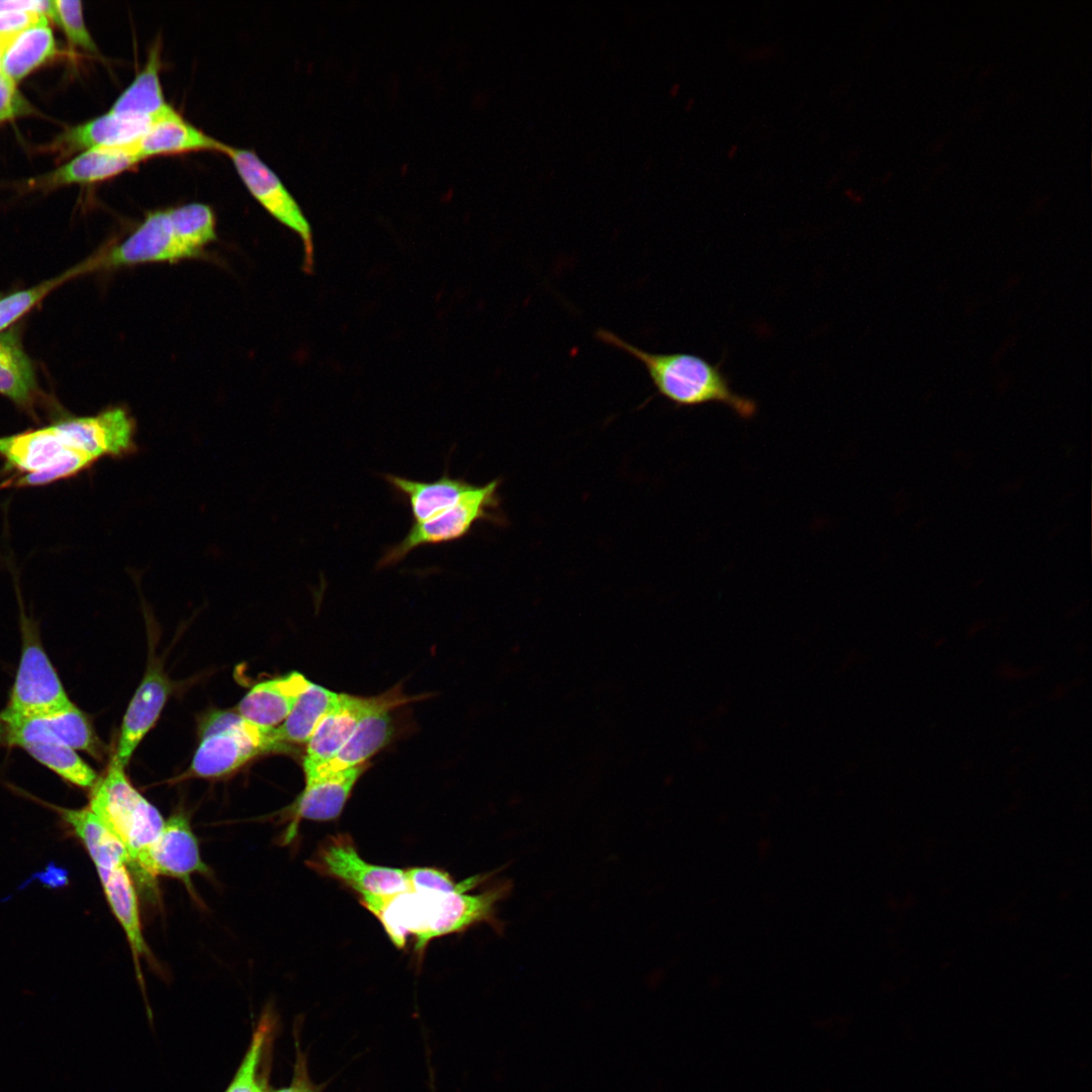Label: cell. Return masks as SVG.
<instances>
[{
  "instance_id": "30",
  "label": "cell",
  "mask_w": 1092,
  "mask_h": 1092,
  "mask_svg": "<svg viewBox=\"0 0 1092 1092\" xmlns=\"http://www.w3.org/2000/svg\"><path fill=\"white\" fill-rule=\"evenodd\" d=\"M273 1018L265 1013L253 1034L245 1058L225 1092H267L266 1084L259 1078L258 1068L272 1033Z\"/></svg>"
},
{
  "instance_id": "12",
  "label": "cell",
  "mask_w": 1092,
  "mask_h": 1092,
  "mask_svg": "<svg viewBox=\"0 0 1092 1092\" xmlns=\"http://www.w3.org/2000/svg\"><path fill=\"white\" fill-rule=\"evenodd\" d=\"M147 871L154 881L158 876L174 878L183 882L190 891L192 876L209 872L185 816L178 814L165 820L149 850Z\"/></svg>"
},
{
  "instance_id": "36",
  "label": "cell",
  "mask_w": 1092,
  "mask_h": 1092,
  "mask_svg": "<svg viewBox=\"0 0 1092 1092\" xmlns=\"http://www.w3.org/2000/svg\"><path fill=\"white\" fill-rule=\"evenodd\" d=\"M295 1045L296 1058L291 1083L273 1092H322L324 1086L314 1084L309 1078L305 1054L300 1050L298 1042Z\"/></svg>"
},
{
  "instance_id": "11",
  "label": "cell",
  "mask_w": 1092,
  "mask_h": 1092,
  "mask_svg": "<svg viewBox=\"0 0 1092 1092\" xmlns=\"http://www.w3.org/2000/svg\"><path fill=\"white\" fill-rule=\"evenodd\" d=\"M0 742L21 748L33 743H61L94 756L99 754L98 739L86 716L74 704L57 713L34 717L2 710Z\"/></svg>"
},
{
  "instance_id": "24",
  "label": "cell",
  "mask_w": 1092,
  "mask_h": 1092,
  "mask_svg": "<svg viewBox=\"0 0 1092 1092\" xmlns=\"http://www.w3.org/2000/svg\"><path fill=\"white\" fill-rule=\"evenodd\" d=\"M160 47L151 49L144 68L129 86L118 96L109 112L126 117L149 118L153 121L169 111L160 80Z\"/></svg>"
},
{
  "instance_id": "19",
  "label": "cell",
  "mask_w": 1092,
  "mask_h": 1092,
  "mask_svg": "<svg viewBox=\"0 0 1092 1092\" xmlns=\"http://www.w3.org/2000/svg\"><path fill=\"white\" fill-rule=\"evenodd\" d=\"M132 146L142 161L196 151L224 153L228 147L186 121L173 107L154 120Z\"/></svg>"
},
{
  "instance_id": "20",
  "label": "cell",
  "mask_w": 1092,
  "mask_h": 1092,
  "mask_svg": "<svg viewBox=\"0 0 1092 1092\" xmlns=\"http://www.w3.org/2000/svg\"><path fill=\"white\" fill-rule=\"evenodd\" d=\"M309 682L296 671L261 681L241 700L238 713L255 725L274 728L286 719Z\"/></svg>"
},
{
  "instance_id": "8",
  "label": "cell",
  "mask_w": 1092,
  "mask_h": 1092,
  "mask_svg": "<svg viewBox=\"0 0 1092 1092\" xmlns=\"http://www.w3.org/2000/svg\"><path fill=\"white\" fill-rule=\"evenodd\" d=\"M239 176L256 200L278 221L293 231L301 240L303 269L311 273L314 247L310 224L295 198L279 177L253 152L226 147Z\"/></svg>"
},
{
  "instance_id": "33",
  "label": "cell",
  "mask_w": 1092,
  "mask_h": 1092,
  "mask_svg": "<svg viewBox=\"0 0 1092 1092\" xmlns=\"http://www.w3.org/2000/svg\"><path fill=\"white\" fill-rule=\"evenodd\" d=\"M410 890L430 893H451L462 888L466 880L455 882L449 873L436 868L415 867L404 870Z\"/></svg>"
},
{
  "instance_id": "31",
  "label": "cell",
  "mask_w": 1092,
  "mask_h": 1092,
  "mask_svg": "<svg viewBox=\"0 0 1092 1092\" xmlns=\"http://www.w3.org/2000/svg\"><path fill=\"white\" fill-rule=\"evenodd\" d=\"M80 265L65 273L27 289L12 292L0 298V333L7 330L14 322L29 311L53 289L63 282L82 274Z\"/></svg>"
},
{
  "instance_id": "22",
  "label": "cell",
  "mask_w": 1092,
  "mask_h": 1092,
  "mask_svg": "<svg viewBox=\"0 0 1092 1092\" xmlns=\"http://www.w3.org/2000/svg\"><path fill=\"white\" fill-rule=\"evenodd\" d=\"M107 902L127 938L136 970L140 961L149 956L143 934L138 892L126 866L97 870Z\"/></svg>"
},
{
  "instance_id": "13",
  "label": "cell",
  "mask_w": 1092,
  "mask_h": 1092,
  "mask_svg": "<svg viewBox=\"0 0 1092 1092\" xmlns=\"http://www.w3.org/2000/svg\"><path fill=\"white\" fill-rule=\"evenodd\" d=\"M399 697L400 695L389 693L372 698L370 706L341 750L327 762L305 770V779L322 777L364 764L366 760L385 746L393 733L390 710L403 702V700H399Z\"/></svg>"
},
{
  "instance_id": "14",
  "label": "cell",
  "mask_w": 1092,
  "mask_h": 1092,
  "mask_svg": "<svg viewBox=\"0 0 1092 1092\" xmlns=\"http://www.w3.org/2000/svg\"><path fill=\"white\" fill-rule=\"evenodd\" d=\"M366 764H360L322 777L305 779V786L292 806L293 822L286 834L288 838L296 832L297 823L302 820L330 821L338 818L352 793Z\"/></svg>"
},
{
  "instance_id": "21",
  "label": "cell",
  "mask_w": 1092,
  "mask_h": 1092,
  "mask_svg": "<svg viewBox=\"0 0 1092 1092\" xmlns=\"http://www.w3.org/2000/svg\"><path fill=\"white\" fill-rule=\"evenodd\" d=\"M383 478L404 500L415 523L430 520L455 506L475 484L451 477L447 471L434 481L412 480L386 473Z\"/></svg>"
},
{
  "instance_id": "15",
  "label": "cell",
  "mask_w": 1092,
  "mask_h": 1092,
  "mask_svg": "<svg viewBox=\"0 0 1092 1092\" xmlns=\"http://www.w3.org/2000/svg\"><path fill=\"white\" fill-rule=\"evenodd\" d=\"M142 162L132 144L123 147L97 148L82 152L58 169L33 180L30 186L56 188L88 184L114 177Z\"/></svg>"
},
{
  "instance_id": "10",
  "label": "cell",
  "mask_w": 1092,
  "mask_h": 1092,
  "mask_svg": "<svg viewBox=\"0 0 1092 1092\" xmlns=\"http://www.w3.org/2000/svg\"><path fill=\"white\" fill-rule=\"evenodd\" d=\"M23 640L15 680L4 711L24 717L46 716L73 705L38 640Z\"/></svg>"
},
{
  "instance_id": "3",
  "label": "cell",
  "mask_w": 1092,
  "mask_h": 1092,
  "mask_svg": "<svg viewBox=\"0 0 1092 1092\" xmlns=\"http://www.w3.org/2000/svg\"><path fill=\"white\" fill-rule=\"evenodd\" d=\"M121 842L129 856L128 871L144 892L155 893L147 871L149 850L165 820L129 783L113 758L105 776L92 787L88 806Z\"/></svg>"
},
{
  "instance_id": "29",
  "label": "cell",
  "mask_w": 1092,
  "mask_h": 1092,
  "mask_svg": "<svg viewBox=\"0 0 1092 1092\" xmlns=\"http://www.w3.org/2000/svg\"><path fill=\"white\" fill-rule=\"evenodd\" d=\"M168 213L175 232L198 254L216 239L215 216L208 205L193 202L169 208Z\"/></svg>"
},
{
  "instance_id": "5",
  "label": "cell",
  "mask_w": 1092,
  "mask_h": 1092,
  "mask_svg": "<svg viewBox=\"0 0 1092 1092\" xmlns=\"http://www.w3.org/2000/svg\"><path fill=\"white\" fill-rule=\"evenodd\" d=\"M0 456L7 466L26 474L25 486L72 477L96 462L70 445L58 423L0 437Z\"/></svg>"
},
{
  "instance_id": "32",
  "label": "cell",
  "mask_w": 1092,
  "mask_h": 1092,
  "mask_svg": "<svg viewBox=\"0 0 1092 1092\" xmlns=\"http://www.w3.org/2000/svg\"><path fill=\"white\" fill-rule=\"evenodd\" d=\"M53 3L52 19L63 28L70 43L88 53L97 54L98 48L86 27L82 3L67 0H56Z\"/></svg>"
},
{
  "instance_id": "35",
  "label": "cell",
  "mask_w": 1092,
  "mask_h": 1092,
  "mask_svg": "<svg viewBox=\"0 0 1092 1092\" xmlns=\"http://www.w3.org/2000/svg\"><path fill=\"white\" fill-rule=\"evenodd\" d=\"M43 18H48V16L34 11L14 10L0 12V37L13 36Z\"/></svg>"
},
{
  "instance_id": "27",
  "label": "cell",
  "mask_w": 1092,
  "mask_h": 1092,
  "mask_svg": "<svg viewBox=\"0 0 1092 1092\" xmlns=\"http://www.w3.org/2000/svg\"><path fill=\"white\" fill-rule=\"evenodd\" d=\"M37 390L31 360L15 329L0 333V394L23 407L30 406Z\"/></svg>"
},
{
  "instance_id": "25",
  "label": "cell",
  "mask_w": 1092,
  "mask_h": 1092,
  "mask_svg": "<svg viewBox=\"0 0 1092 1092\" xmlns=\"http://www.w3.org/2000/svg\"><path fill=\"white\" fill-rule=\"evenodd\" d=\"M59 812L81 839L97 870H111L120 866L128 869L126 849L89 807L59 808Z\"/></svg>"
},
{
  "instance_id": "6",
  "label": "cell",
  "mask_w": 1092,
  "mask_h": 1092,
  "mask_svg": "<svg viewBox=\"0 0 1092 1092\" xmlns=\"http://www.w3.org/2000/svg\"><path fill=\"white\" fill-rule=\"evenodd\" d=\"M498 485L499 479L474 485L452 508L430 520L414 523L402 540L386 549L377 567L393 566L419 547L460 540L480 521L500 523L495 513L499 506Z\"/></svg>"
},
{
  "instance_id": "2",
  "label": "cell",
  "mask_w": 1092,
  "mask_h": 1092,
  "mask_svg": "<svg viewBox=\"0 0 1092 1092\" xmlns=\"http://www.w3.org/2000/svg\"><path fill=\"white\" fill-rule=\"evenodd\" d=\"M595 336L640 362L658 393L678 406L720 402L743 419L756 413L754 400L732 390L719 363L714 365L690 353L648 352L602 328Z\"/></svg>"
},
{
  "instance_id": "38",
  "label": "cell",
  "mask_w": 1092,
  "mask_h": 1092,
  "mask_svg": "<svg viewBox=\"0 0 1092 1092\" xmlns=\"http://www.w3.org/2000/svg\"><path fill=\"white\" fill-rule=\"evenodd\" d=\"M3 49H4V38L0 37V77H2V76H3V73H2V56H3Z\"/></svg>"
},
{
  "instance_id": "23",
  "label": "cell",
  "mask_w": 1092,
  "mask_h": 1092,
  "mask_svg": "<svg viewBox=\"0 0 1092 1092\" xmlns=\"http://www.w3.org/2000/svg\"><path fill=\"white\" fill-rule=\"evenodd\" d=\"M57 53L49 18H43L13 36L4 38L3 76L14 84L52 59Z\"/></svg>"
},
{
  "instance_id": "18",
  "label": "cell",
  "mask_w": 1092,
  "mask_h": 1092,
  "mask_svg": "<svg viewBox=\"0 0 1092 1092\" xmlns=\"http://www.w3.org/2000/svg\"><path fill=\"white\" fill-rule=\"evenodd\" d=\"M371 702L372 698L339 695L307 741L304 771L327 762L341 750Z\"/></svg>"
},
{
  "instance_id": "34",
  "label": "cell",
  "mask_w": 1092,
  "mask_h": 1092,
  "mask_svg": "<svg viewBox=\"0 0 1092 1092\" xmlns=\"http://www.w3.org/2000/svg\"><path fill=\"white\" fill-rule=\"evenodd\" d=\"M31 105L17 90L16 84L0 77V122L30 114Z\"/></svg>"
},
{
  "instance_id": "7",
  "label": "cell",
  "mask_w": 1092,
  "mask_h": 1092,
  "mask_svg": "<svg viewBox=\"0 0 1092 1092\" xmlns=\"http://www.w3.org/2000/svg\"><path fill=\"white\" fill-rule=\"evenodd\" d=\"M307 866L321 876L344 884L359 898L393 896L410 891L404 870L366 861L347 833L327 836L308 859Z\"/></svg>"
},
{
  "instance_id": "28",
  "label": "cell",
  "mask_w": 1092,
  "mask_h": 1092,
  "mask_svg": "<svg viewBox=\"0 0 1092 1092\" xmlns=\"http://www.w3.org/2000/svg\"><path fill=\"white\" fill-rule=\"evenodd\" d=\"M23 749L65 781L82 788L93 787L96 772L75 749L61 743H33Z\"/></svg>"
},
{
  "instance_id": "1",
  "label": "cell",
  "mask_w": 1092,
  "mask_h": 1092,
  "mask_svg": "<svg viewBox=\"0 0 1092 1092\" xmlns=\"http://www.w3.org/2000/svg\"><path fill=\"white\" fill-rule=\"evenodd\" d=\"M489 877V874L470 877L462 888L451 893L410 890L389 896L379 903L372 914L398 948L405 945L408 934H414L415 950L419 953L431 940L462 932L479 923H488L500 930L496 905L509 896L512 883L499 881L479 893H469Z\"/></svg>"
},
{
  "instance_id": "4",
  "label": "cell",
  "mask_w": 1092,
  "mask_h": 1092,
  "mask_svg": "<svg viewBox=\"0 0 1092 1092\" xmlns=\"http://www.w3.org/2000/svg\"><path fill=\"white\" fill-rule=\"evenodd\" d=\"M271 751H278L273 728L255 725L239 713L215 712L203 724L190 771L199 778H219Z\"/></svg>"
},
{
  "instance_id": "17",
  "label": "cell",
  "mask_w": 1092,
  "mask_h": 1092,
  "mask_svg": "<svg viewBox=\"0 0 1092 1092\" xmlns=\"http://www.w3.org/2000/svg\"><path fill=\"white\" fill-rule=\"evenodd\" d=\"M154 121L149 118L126 117L111 112L66 129L54 142L60 154H72L97 148L128 146L136 142Z\"/></svg>"
},
{
  "instance_id": "16",
  "label": "cell",
  "mask_w": 1092,
  "mask_h": 1092,
  "mask_svg": "<svg viewBox=\"0 0 1092 1092\" xmlns=\"http://www.w3.org/2000/svg\"><path fill=\"white\" fill-rule=\"evenodd\" d=\"M170 685L160 669L152 667L135 691L123 717L113 759L125 766L143 737L157 721L167 701Z\"/></svg>"
},
{
  "instance_id": "9",
  "label": "cell",
  "mask_w": 1092,
  "mask_h": 1092,
  "mask_svg": "<svg viewBox=\"0 0 1092 1092\" xmlns=\"http://www.w3.org/2000/svg\"><path fill=\"white\" fill-rule=\"evenodd\" d=\"M175 232L168 209L148 213L120 244L83 262L85 273L144 263L178 262L200 257Z\"/></svg>"
},
{
  "instance_id": "26",
  "label": "cell",
  "mask_w": 1092,
  "mask_h": 1092,
  "mask_svg": "<svg viewBox=\"0 0 1092 1092\" xmlns=\"http://www.w3.org/2000/svg\"><path fill=\"white\" fill-rule=\"evenodd\" d=\"M339 695L309 682L283 724L273 728L278 750H283L288 744L307 743L321 720L337 702Z\"/></svg>"
},
{
  "instance_id": "37",
  "label": "cell",
  "mask_w": 1092,
  "mask_h": 1092,
  "mask_svg": "<svg viewBox=\"0 0 1092 1092\" xmlns=\"http://www.w3.org/2000/svg\"><path fill=\"white\" fill-rule=\"evenodd\" d=\"M24 10L34 11L48 16L52 19L54 14L53 1L47 0H6L0 1V12Z\"/></svg>"
}]
</instances>
